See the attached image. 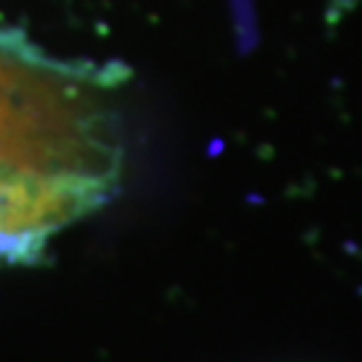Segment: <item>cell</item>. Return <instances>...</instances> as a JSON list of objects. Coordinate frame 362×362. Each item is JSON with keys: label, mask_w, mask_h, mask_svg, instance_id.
<instances>
[{"label": "cell", "mask_w": 362, "mask_h": 362, "mask_svg": "<svg viewBox=\"0 0 362 362\" xmlns=\"http://www.w3.org/2000/svg\"><path fill=\"white\" fill-rule=\"evenodd\" d=\"M113 86V70L65 65L0 33V167L118 185Z\"/></svg>", "instance_id": "6da1fadb"}, {"label": "cell", "mask_w": 362, "mask_h": 362, "mask_svg": "<svg viewBox=\"0 0 362 362\" xmlns=\"http://www.w3.org/2000/svg\"><path fill=\"white\" fill-rule=\"evenodd\" d=\"M116 182L0 167V263H33L46 242L113 196Z\"/></svg>", "instance_id": "7a4b0ae2"}]
</instances>
